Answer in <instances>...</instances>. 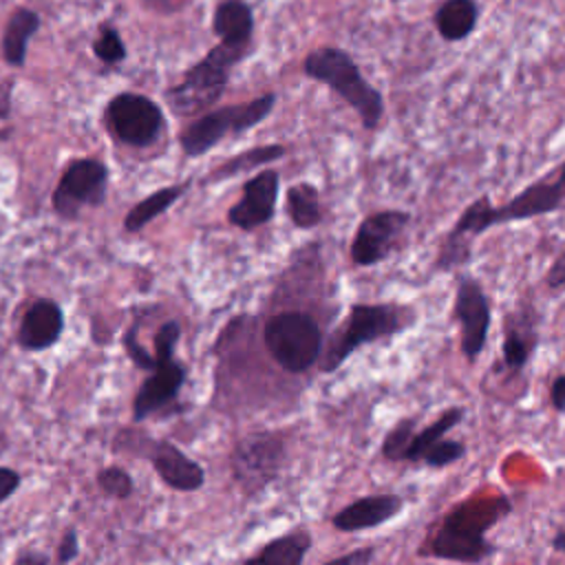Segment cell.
I'll use <instances>...</instances> for the list:
<instances>
[{
	"mask_svg": "<svg viewBox=\"0 0 565 565\" xmlns=\"http://www.w3.org/2000/svg\"><path fill=\"white\" fill-rule=\"evenodd\" d=\"M20 483H22V477L18 470L9 466H0V503H4L11 494H15Z\"/></svg>",
	"mask_w": 565,
	"mask_h": 565,
	"instance_id": "obj_34",
	"label": "cell"
},
{
	"mask_svg": "<svg viewBox=\"0 0 565 565\" xmlns=\"http://www.w3.org/2000/svg\"><path fill=\"white\" fill-rule=\"evenodd\" d=\"M124 349L128 353V358L135 362L137 369H143V371H154L157 369V362H154V355H150L137 340V324H132L126 333H124Z\"/></svg>",
	"mask_w": 565,
	"mask_h": 565,
	"instance_id": "obj_31",
	"label": "cell"
},
{
	"mask_svg": "<svg viewBox=\"0 0 565 565\" xmlns=\"http://www.w3.org/2000/svg\"><path fill=\"white\" fill-rule=\"evenodd\" d=\"M452 320L459 327L461 355L475 362L488 342L492 324V305L486 287L470 274H459L455 282Z\"/></svg>",
	"mask_w": 565,
	"mask_h": 565,
	"instance_id": "obj_10",
	"label": "cell"
},
{
	"mask_svg": "<svg viewBox=\"0 0 565 565\" xmlns=\"http://www.w3.org/2000/svg\"><path fill=\"white\" fill-rule=\"evenodd\" d=\"M514 510L505 492L479 490L455 503L428 532L419 545L422 558L450 561L461 565H481L494 556L497 547L488 541V532L505 521Z\"/></svg>",
	"mask_w": 565,
	"mask_h": 565,
	"instance_id": "obj_1",
	"label": "cell"
},
{
	"mask_svg": "<svg viewBox=\"0 0 565 565\" xmlns=\"http://www.w3.org/2000/svg\"><path fill=\"white\" fill-rule=\"evenodd\" d=\"M545 285L550 289H563L565 287V249L554 258V263L550 265L547 274H545Z\"/></svg>",
	"mask_w": 565,
	"mask_h": 565,
	"instance_id": "obj_36",
	"label": "cell"
},
{
	"mask_svg": "<svg viewBox=\"0 0 565 565\" xmlns=\"http://www.w3.org/2000/svg\"><path fill=\"white\" fill-rule=\"evenodd\" d=\"M212 31L221 42L252 46L254 38V11L243 0H223L212 15Z\"/></svg>",
	"mask_w": 565,
	"mask_h": 565,
	"instance_id": "obj_19",
	"label": "cell"
},
{
	"mask_svg": "<svg viewBox=\"0 0 565 565\" xmlns=\"http://www.w3.org/2000/svg\"><path fill=\"white\" fill-rule=\"evenodd\" d=\"M375 545H362V547H355L351 552H344L322 565H371L373 558H375Z\"/></svg>",
	"mask_w": 565,
	"mask_h": 565,
	"instance_id": "obj_33",
	"label": "cell"
},
{
	"mask_svg": "<svg viewBox=\"0 0 565 565\" xmlns=\"http://www.w3.org/2000/svg\"><path fill=\"white\" fill-rule=\"evenodd\" d=\"M287 216L298 230H313L322 223L320 192L313 183L300 181L287 190Z\"/></svg>",
	"mask_w": 565,
	"mask_h": 565,
	"instance_id": "obj_24",
	"label": "cell"
},
{
	"mask_svg": "<svg viewBox=\"0 0 565 565\" xmlns=\"http://www.w3.org/2000/svg\"><path fill=\"white\" fill-rule=\"evenodd\" d=\"M550 404L558 415H565V373H556L550 382Z\"/></svg>",
	"mask_w": 565,
	"mask_h": 565,
	"instance_id": "obj_37",
	"label": "cell"
},
{
	"mask_svg": "<svg viewBox=\"0 0 565 565\" xmlns=\"http://www.w3.org/2000/svg\"><path fill=\"white\" fill-rule=\"evenodd\" d=\"M110 135L128 148H148L163 132L166 117L161 106L141 93H119L104 110Z\"/></svg>",
	"mask_w": 565,
	"mask_h": 565,
	"instance_id": "obj_9",
	"label": "cell"
},
{
	"mask_svg": "<svg viewBox=\"0 0 565 565\" xmlns=\"http://www.w3.org/2000/svg\"><path fill=\"white\" fill-rule=\"evenodd\" d=\"M276 99V93H263L249 102L230 104L203 113L179 132V146L183 154L192 159L201 157L210 152L214 146H218L225 137L243 135L256 128L271 115Z\"/></svg>",
	"mask_w": 565,
	"mask_h": 565,
	"instance_id": "obj_6",
	"label": "cell"
},
{
	"mask_svg": "<svg viewBox=\"0 0 565 565\" xmlns=\"http://www.w3.org/2000/svg\"><path fill=\"white\" fill-rule=\"evenodd\" d=\"M64 331V311L51 298L35 300L22 316L15 340L24 351L51 349Z\"/></svg>",
	"mask_w": 565,
	"mask_h": 565,
	"instance_id": "obj_17",
	"label": "cell"
},
{
	"mask_svg": "<svg viewBox=\"0 0 565 565\" xmlns=\"http://www.w3.org/2000/svg\"><path fill=\"white\" fill-rule=\"evenodd\" d=\"M263 342L271 360L287 373L300 375L320 362L324 338L318 320L298 309L278 311L263 327Z\"/></svg>",
	"mask_w": 565,
	"mask_h": 565,
	"instance_id": "obj_5",
	"label": "cell"
},
{
	"mask_svg": "<svg viewBox=\"0 0 565 565\" xmlns=\"http://www.w3.org/2000/svg\"><path fill=\"white\" fill-rule=\"evenodd\" d=\"M479 20L477 0H444L435 11L437 33L448 42L466 40Z\"/></svg>",
	"mask_w": 565,
	"mask_h": 565,
	"instance_id": "obj_22",
	"label": "cell"
},
{
	"mask_svg": "<svg viewBox=\"0 0 565 565\" xmlns=\"http://www.w3.org/2000/svg\"><path fill=\"white\" fill-rule=\"evenodd\" d=\"M192 0H141L143 9H148L150 13L157 15H172L183 11Z\"/></svg>",
	"mask_w": 565,
	"mask_h": 565,
	"instance_id": "obj_35",
	"label": "cell"
},
{
	"mask_svg": "<svg viewBox=\"0 0 565 565\" xmlns=\"http://www.w3.org/2000/svg\"><path fill=\"white\" fill-rule=\"evenodd\" d=\"M192 185V181H181V183H172L166 188H159L154 192H150L146 199H141L139 203H135L128 214L124 216V230L128 234H137L141 232L148 223H152L157 216H161L163 212H168Z\"/></svg>",
	"mask_w": 565,
	"mask_h": 565,
	"instance_id": "obj_21",
	"label": "cell"
},
{
	"mask_svg": "<svg viewBox=\"0 0 565 565\" xmlns=\"http://www.w3.org/2000/svg\"><path fill=\"white\" fill-rule=\"evenodd\" d=\"M79 554V536L75 527H66L60 543H57V552H55V561L57 565H68L71 561H75V556Z\"/></svg>",
	"mask_w": 565,
	"mask_h": 565,
	"instance_id": "obj_32",
	"label": "cell"
},
{
	"mask_svg": "<svg viewBox=\"0 0 565 565\" xmlns=\"http://www.w3.org/2000/svg\"><path fill=\"white\" fill-rule=\"evenodd\" d=\"M463 417H466V408H463V406H450V408L441 411L435 422H430V424H426V426H422V428L415 430V435H413V439H411V444H408V448H406L402 461H404V463H419L422 457L426 455V450H428L437 439L446 437V433H450L452 428H457V426L463 422Z\"/></svg>",
	"mask_w": 565,
	"mask_h": 565,
	"instance_id": "obj_23",
	"label": "cell"
},
{
	"mask_svg": "<svg viewBox=\"0 0 565 565\" xmlns=\"http://www.w3.org/2000/svg\"><path fill=\"white\" fill-rule=\"evenodd\" d=\"M541 316L532 302L521 300L503 318V340H501V369L510 375H519L530 364L534 351L539 349Z\"/></svg>",
	"mask_w": 565,
	"mask_h": 565,
	"instance_id": "obj_12",
	"label": "cell"
},
{
	"mask_svg": "<svg viewBox=\"0 0 565 565\" xmlns=\"http://www.w3.org/2000/svg\"><path fill=\"white\" fill-rule=\"evenodd\" d=\"M302 73L340 95L360 117L362 128L375 130L384 115L382 93L366 82L353 57L338 46H320L305 55Z\"/></svg>",
	"mask_w": 565,
	"mask_h": 565,
	"instance_id": "obj_4",
	"label": "cell"
},
{
	"mask_svg": "<svg viewBox=\"0 0 565 565\" xmlns=\"http://www.w3.org/2000/svg\"><path fill=\"white\" fill-rule=\"evenodd\" d=\"M150 461L159 479L177 492H196L205 483V470L172 441H154Z\"/></svg>",
	"mask_w": 565,
	"mask_h": 565,
	"instance_id": "obj_16",
	"label": "cell"
},
{
	"mask_svg": "<svg viewBox=\"0 0 565 565\" xmlns=\"http://www.w3.org/2000/svg\"><path fill=\"white\" fill-rule=\"evenodd\" d=\"M550 545H552V550H554V552L565 554V527H563V530H558V532L552 536Z\"/></svg>",
	"mask_w": 565,
	"mask_h": 565,
	"instance_id": "obj_40",
	"label": "cell"
},
{
	"mask_svg": "<svg viewBox=\"0 0 565 565\" xmlns=\"http://www.w3.org/2000/svg\"><path fill=\"white\" fill-rule=\"evenodd\" d=\"M95 481H97L102 494L108 497V499H115V501L128 499L132 494V490H135L130 472L124 470L121 466H104V468H99Z\"/></svg>",
	"mask_w": 565,
	"mask_h": 565,
	"instance_id": "obj_27",
	"label": "cell"
},
{
	"mask_svg": "<svg viewBox=\"0 0 565 565\" xmlns=\"http://www.w3.org/2000/svg\"><path fill=\"white\" fill-rule=\"evenodd\" d=\"M311 543L313 539L309 532L291 530L267 541L260 550L245 558L243 565H302Z\"/></svg>",
	"mask_w": 565,
	"mask_h": 565,
	"instance_id": "obj_20",
	"label": "cell"
},
{
	"mask_svg": "<svg viewBox=\"0 0 565 565\" xmlns=\"http://www.w3.org/2000/svg\"><path fill=\"white\" fill-rule=\"evenodd\" d=\"M181 340V324L179 320H166L159 331L154 333V362H166L174 358V349Z\"/></svg>",
	"mask_w": 565,
	"mask_h": 565,
	"instance_id": "obj_30",
	"label": "cell"
},
{
	"mask_svg": "<svg viewBox=\"0 0 565 565\" xmlns=\"http://www.w3.org/2000/svg\"><path fill=\"white\" fill-rule=\"evenodd\" d=\"M411 223L406 210H380L364 216L353 234L349 254L353 265L373 267L386 260Z\"/></svg>",
	"mask_w": 565,
	"mask_h": 565,
	"instance_id": "obj_11",
	"label": "cell"
},
{
	"mask_svg": "<svg viewBox=\"0 0 565 565\" xmlns=\"http://www.w3.org/2000/svg\"><path fill=\"white\" fill-rule=\"evenodd\" d=\"M106 194L108 166L93 157H79L64 168L51 194V205L60 218L75 221L82 210L104 205Z\"/></svg>",
	"mask_w": 565,
	"mask_h": 565,
	"instance_id": "obj_8",
	"label": "cell"
},
{
	"mask_svg": "<svg viewBox=\"0 0 565 565\" xmlns=\"http://www.w3.org/2000/svg\"><path fill=\"white\" fill-rule=\"evenodd\" d=\"M417 320V311L411 305L399 302H353L349 307L347 320L327 342L320 355V371H338L360 347L388 340Z\"/></svg>",
	"mask_w": 565,
	"mask_h": 565,
	"instance_id": "obj_2",
	"label": "cell"
},
{
	"mask_svg": "<svg viewBox=\"0 0 565 565\" xmlns=\"http://www.w3.org/2000/svg\"><path fill=\"white\" fill-rule=\"evenodd\" d=\"M40 22H42L40 13L29 7H18L11 11V15L4 24V31H2V40H0V51L9 66H13V68L24 66L29 42L38 33Z\"/></svg>",
	"mask_w": 565,
	"mask_h": 565,
	"instance_id": "obj_18",
	"label": "cell"
},
{
	"mask_svg": "<svg viewBox=\"0 0 565 565\" xmlns=\"http://www.w3.org/2000/svg\"><path fill=\"white\" fill-rule=\"evenodd\" d=\"M468 452L466 444L459 441V439H448V437H441L437 439L428 450L426 455L422 457V466L426 468H446L450 463H457L459 459H463Z\"/></svg>",
	"mask_w": 565,
	"mask_h": 565,
	"instance_id": "obj_29",
	"label": "cell"
},
{
	"mask_svg": "<svg viewBox=\"0 0 565 565\" xmlns=\"http://www.w3.org/2000/svg\"><path fill=\"white\" fill-rule=\"evenodd\" d=\"M285 152H287V148L282 143H263L256 148H247V150L230 157L227 161H223L218 168H214L210 172V181H223V179H232L243 172H252L260 166L282 159Z\"/></svg>",
	"mask_w": 565,
	"mask_h": 565,
	"instance_id": "obj_25",
	"label": "cell"
},
{
	"mask_svg": "<svg viewBox=\"0 0 565 565\" xmlns=\"http://www.w3.org/2000/svg\"><path fill=\"white\" fill-rule=\"evenodd\" d=\"M93 53L99 62L113 66L126 60V44L119 35V31L113 24H102L97 38L93 40Z\"/></svg>",
	"mask_w": 565,
	"mask_h": 565,
	"instance_id": "obj_28",
	"label": "cell"
},
{
	"mask_svg": "<svg viewBox=\"0 0 565 565\" xmlns=\"http://www.w3.org/2000/svg\"><path fill=\"white\" fill-rule=\"evenodd\" d=\"M13 565H51V558L44 552H35V550H26L20 552L13 561Z\"/></svg>",
	"mask_w": 565,
	"mask_h": 565,
	"instance_id": "obj_38",
	"label": "cell"
},
{
	"mask_svg": "<svg viewBox=\"0 0 565 565\" xmlns=\"http://www.w3.org/2000/svg\"><path fill=\"white\" fill-rule=\"evenodd\" d=\"M287 463V435L280 430H254L241 437L230 455L232 479L254 497L271 486Z\"/></svg>",
	"mask_w": 565,
	"mask_h": 565,
	"instance_id": "obj_7",
	"label": "cell"
},
{
	"mask_svg": "<svg viewBox=\"0 0 565 565\" xmlns=\"http://www.w3.org/2000/svg\"><path fill=\"white\" fill-rule=\"evenodd\" d=\"M252 46L221 42L214 44L205 57L192 64L183 79L166 90V104L177 117H194L207 113L214 106L230 82L232 68L249 55Z\"/></svg>",
	"mask_w": 565,
	"mask_h": 565,
	"instance_id": "obj_3",
	"label": "cell"
},
{
	"mask_svg": "<svg viewBox=\"0 0 565 565\" xmlns=\"http://www.w3.org/2000/svg\"><path fill=\"white\" fill-rule=\"evenodd\" d=\"M404 510V499L393 492H380V494H364L360 499H353L344 508H340L331 516V525L338 532H364L380 527L395 519Z\"/></svg>",
	"mask_w": 565,
	"mask_h": 565,
	"instance_id": "obj_15",
	"label": "cell"
},
{
	"mask_svg": "<svg viewBox=\"0 0 565 565\" xmlns=\"http://www.w3.org/2000/svg\"><path fill=\"white\" fill-rule=\"evenodd\" d=\"M280 192V174L276 170H260L243 183V196L227 210V223L254 232L267 225L276 214Z\"/></svg>",
	"mask_w": 565,
	"mask_h": 565,
	"instance_id": "obj_13",
	"label": "cell"
},
{
	"mask_svg": "<svg viewBox=\"0 0 565 565\" xmlns=\"http://www.w3.org/2000/svg\"><path fill=\"white\" fill-rule=\"evenodd\" d=\"M419 428V419L415 415H406L402 419H397L388 433L384 435L382 444H380V455L386 461H402L415 430Z\"/></svg>",
	"mask_w": 565,
	"mask_h": 565,
	"instance_id": "obj_26",
	"label": "cell"
},
{
	"mask_svg": "<svg viewBox=\"0 0 565 565\" xmlns=\"http://www.w3.org/2000/svg\"><path fill=\"white\" fill-rule=\"evenodd\" d=\"M11 93H13V79H4L0 84V121L7 119L11 113Z\"/></svg>",
	"mask_w": 565,
	"mask_h": 565,
	"instance_id": "obj_39",
	"label": "cell"
},
{
	"mask_svg": "<svg viewBox=\"0 0 565 565\" xmlns=\"http://www.w3.org/2000/svg\"><path fill=\"white\" fill-rule=\"evenodd\" d=\"M185 380H188V369L177 358L159 362L157 369L150 371L148 380L139 386L135 395V402H132L135 422H141L152 413L172 404L179 397Z\"/></svg>",
	"mask_w": 565,
	"mask_h": 565,
	"instance_id": "obj_14",
	"label": "cell"
}]
</instances>
